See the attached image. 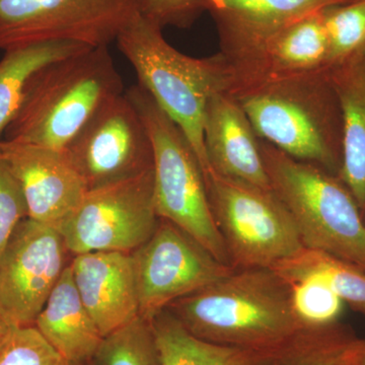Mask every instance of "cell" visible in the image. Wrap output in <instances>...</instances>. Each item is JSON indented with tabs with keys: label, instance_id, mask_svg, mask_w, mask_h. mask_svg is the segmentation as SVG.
Returning a JSON list of instances; mask_svg holds the SVG:
<instances>
[{
	"label": "cell",
	"instance_id": "cell-1",
	"mask_svg": "<svg viewBox=\"0 0 365 365\" xmlns=\"http://www.w3.org/2000/svg\"><path fill=\"white\" fill-rule=\"evenodd\" d=\"M228 93L261 140L338 176L342 114L329 69L290 74L235 73Z\"/></svg>",
	"mask_w": 365,
	"mask_h": 365
},
{
	"label": "cell",
	"instance_id": "cell-2",
	"mask_svg": "<svg viewBox=\"0 0 365 365\" xmlns=\"http://www.w3.org/2000/svg\"><path fill=\"white\" fill-rule=\"evenodd\" d=\"M167 309L199 339L245 349H277L307 328L289 284L271 268L234 269Z\"/></svg>",
	"mask_w": 365,
	"mask_h": 365
},
{
	"label": "cell",
	"instance_id": "cell-3",
	"mask_svg": "<svg viewBox=\"0 0 365 365\" xmlns=\"http://www.w3.org/2000/svg\"><path fill=\"white\" fill-rule=\"evenodd\" d=\"M124 91L108 47L57 60L31 81L4 139L64 150L103 106Z\"/></svg>",
	"mask_w": 365,
	"mask_h": 365
},
{
	"label": "cell",
	"instance_id": "cell-4",
	"mask_svg": "<svg viewBox=\"0 0 365 365\" xmlns=\"http://www.w3.org/2000/svg\"><path fill=\"white\" fill-rule=\"evenodd\" d=\"M116 42L138 85L186 135L205 175L210 170L203 137L206 105L215 93L230 88V62L220 52L204 58L182 54L167 42L163 28L139 11Z\"/></svg>",
	"mask_w": 365,
	"mask_h": 365
},
{
	"label": "cell",
	"instance_id": "cell-5",
	"mask_svg": "<svg viewBox=\"0 0 365 365\" xmlns=\"http://www.w3.org/2000/svg\"><path fill=\"white\" fill-rule=\"evenodd\" d=\"M260 144L271 188L294 218L304 246L365 271V218L344 182L261 139Z\"/></svg>",
	"mask_w": 365,
	"mask_h": 365
},
{
	"label": "cell",
	"instance_id": "cell-6",
	"mask_svg": "<svg viewBox=\"0 0 365 365\" xmlns=\"http://www.w3.org/2000/svg\"><path fill=\"white\" fill-rule=\"evenodd\" d=\"M140 115L153 153V203L160 220L191 235L230 265L227 247L209 201L200 162L186 135L138 83L125 91Z\"/></svg>",
	"mask_w": 365,
	"mask_h": 365
},
{
	"label": "cell",
	"instance_id": "cell-7",
	"mask_svg": "<svg viewBox=\"0 0 365 365\" xmlns=\"http://www.w3.org/2000/svg\"><path fill=\"white\" fill-rule=\"evenodd\" d=\"M204 178L232 268H272L304 248L294 218L272 189L213 170Z\"/></svg>",
	"mask_w": 365,
	"mask_h": 365
},
{
	"label": "cell",
	"instance_id": "cell-8",
	"mask_svg": "<svg viewBox=\"0 0 365 365\" xmlns=\"http://www.w3.org/2000/svg\"><path fill=\"white\" fill-rule=\"evenodd\" d=\"M160 218L153 203V169L88 190L59 230L74 256L90 252L132 253L153 235Z\"/></svg>",
	"mask_w": 365,
	"mask_h": 365
},
{
	"label": "cell",
	"instance_id": "cell-9",
	"mask_svg": "<svg viewBox=\"0 0 365 365\" xmlns=\"http://www.w3.org/2000/svg\"><path fill=\"white\" fill-rule=\"evenodd\" d=\"M139 0H0V49L69 41L109 47Z\"/></svg>",
	"mask_w": 365,
	"mask_h": 365
},
{
	"label": "cell",
	"instance_id": "cell-10",
	"mask_svg": "<svg viewBox=\"0 0 365 365\" xmlns=\"http://www.w3.org/2000/svg\"><path fill=\"white\" fill-rule=\"evenodd\" d=\"M131 254L139 314L148 321L175 300L212 284L235 269L218 261L174 223L160 218L153 235Z\"/></svg>",
	"mask_w": 365,
	"mask_h": 365
},
{
	"label": "cell",
	"instance_id": "cell-11",
	"mask_svg": "<svg viewBox=\"0 0 365 365\" xmlns=\"http://www.w3.org/2000/svg\"><path fill=\"white\" fill-rule=\"evenodd\" d=\"M63 151L88 190L153 169L150 135L125 91L103 106Z\"/></svg>",
	"mask_w": 365,
	"mask_h": 365
},
{
	"label": "cell",
	"instance_id": "cell-12",
	"mask_svg": "<svg viewBox=\"0 0 365 365\" xmlns=\"http://www.w3.org/2000/svg\"><path fill=\"white\" fill-rule=\"evenodd\" d=\"M66 249L57 228L26 217L0 255V314L31 326L66 270Z\"/></svg>",
	"mask_w": 365,
	"mask_h": 365
},
{
	"label": "cell",
	"instance_id": "cell-13",
	"mask_svg": "<svg viewBox=\"0 0 365 365\" xmlns=\"http://www.w3.org/2000/svg\"><path fill=\"white\" fill-rule=\"evenodd\" d=\"M0 158L20 184L28 217L57 228L88 191L63 150L18 141H0Z\"/></svg>",
	"mask_w": 365,
	"mask_h": 365
},
{
	"label": "cell",
	"instance_id": "cell-14",
	"mask_svg": "<svg viewBox=\"0 0 365 365\" xmlns=\"http://www.w3.org/2000/svg\"><path fill=\"white\" fill-rule=\"evenodd\" d=\"M350 0H202L215 21L220 53L237 63L285 26L326 7Z\"/></svg>",
	"mask_w": 365,
	"mask_h": 365
},
{
	"label": "cell",
	"instance_id": "cell-15",
	"mask_svg": "<svg viewBox=\"0 0 365 365\" xmlns=\"http://www.w3.org/2000/svg\"><path fill=\"white\" fill-rule=\"evenodd\" d=\"M69 266L81 299L103 337L140 316L131 253L78 254Z\"/></svg>",
	"mask_w": 365,
	"mask_h": 365
},
{
	"label": "cell",
	"instance_id": "cell-16",
	"mask_svg": "<svg viewBox=\"0 0 365 365\" xmlns=\"http://www.w3.org/2000/svg\"><path fill=\"white\" fill-rule=\"evenodd\" d=\"M203 137L210 170L261 188L272 189L262 157L260 138L246 113L227 91H217L209 98L204 115Z\"/></svg>",
	"mask_w": 365,
	"mask_h": 365
},
{
	"label": "cell",
	"instance_id": "cell-17",
	"mask_svg": "<svg viewBox=\"0 0 365 365\" xmlns=\"http://www.w3.org/2000/svg\"><path fill=\"white\" fill-rule=\"evenodd\" d=\"M323 9L274 34L253 55L230 63L235 73L290 74L330 69V46Z\"/></svg>",
	"mask_w": 365,
	"mask_h": 365
},
{
	"label": "cell",
	"instance_id": "cell-18",
	"mask_svg": "<svg viewBox=\"0 0 365 365\" xmlns=\"http://www.w3.org/2000/svg\"><path fill=\"white\" fill-rule=\"evenodd\" d=\"M342 114V162L338 178L365 218V51L331 67Z\"/></svg>",
	"mask_w": 365,
	"mask_h": 365
},
{
	"label": "cell",
	"instance_id": "cell-19",
	"mask_svg": "<svg viewBox=\"0 0 365 365\" xmlns=\"http://www.w3.org/2000/svg\"><path fill=\"white\" fill-rule=\"evenodd\" d=\"M34 326L68 362H88L96 354L102 333L78 294L67 266Z\"/></svg>",
	"mask_w": 365,
	"mask_h": 365
},
{
	"label": "cell",
	"instance_id": "cell-20",
	"mask_svg": "<svg viewBox=\"0 0 365 365\" xmlns=\"http://www.w3.org/2000/svg\"><path fill=\"white\" fill-rule=\"evenodd\" d=\"M150 321L163 365H258L282 347L252 350L199 339L168 309Z\"/></svg>",
	"mask_w": 365,
	"mask_h": 365
},
{
	"label": "cell",
	"instance_id": "cell-21",
	"mask_svg": "<svg viewBox=\"0 0 365 365\" xmlns=\"http://www.w3.org/2000/svg\"><path fill=\"white\" fill-rule=\"evenodd\" d=\"M69 41H50L6 50L0 60V141L18 114L31 81L44 67L88 49Z\"/></svg>",
	"mask_w": 365,
	"mask_h": 365
},
{
	"label": "cell",
	"instance_id": "cell-22",
	"mask_svg": "<svg viewBox=\"0 0 365 365\" xmlns=\"http://www.w3.org/2000/svg\"><path fill=\"white\" fill-rule=\"evenodd\" d=\"M271 269L287 282L309 277L323 281L345 304L365 317V271L354 264L304 247Z\"/></svg>",
	"mask_w": 365,
	"mask_h": 365
},
{
	"label": "cell",
	"instance_id": "cell-23",
	"mask_svg": "<svg viewBox=\"0 0 365 365\" xmlns=\"http://www.w3.org/2000/svg\"><path fill=\"white\" fill-rule=\"evenodd\" d=\"M357 339L351 329L340 322L329 326L307 327L258 365L344 364Z\"/></svg>",
	"mask_w": 365,
	"mask_h": 365
},
{
	"label": "cell",
	"instance_id": "cell-24",
	"mask_svg": "<svg viewBox=\"0 0 365 365\" xmlns=\"http://www.w3.org/2000/svg\"><path fill=\"white\" fill-rule=\"evenodd\" d=\"M91 365H163L150 321L139 316L106 336Z\"/></svg>",
	"mask_w": 365,
	"mask_h": 365
},
{
	"label": "cell",
	"instance_id": "cell-25",
	"mask_svg": "<svg viewBox=\"0 0 365 365\" xmlns=\"http://www.w3.org/2000/svg\"><path fill=\"white\" fill-rule=\"evenodd\" d=\"M330 46V68L365 51V0H350L322 11Z\"/></svg>",
	"mask_w": 365,
	"mask_h": 365
},
{
	"label": "cell",
	"instance_id": "cell-26",
	"mask_svg": "<svg viewBox=\"0 0 365 365\" xmlns=\"http://www.w3.org/2000/svg\"><path fill=\"white\" fill-rule=\"evenodd\" d=\"M287 283L294 313L302 325L324 327L339 322L344 302L325 282L309 277Z\"/></svg>",
	"mask_w": 365,
	"mask_h": 365
},
{
	"label": "cell",
	"instance_id": "cell-27",
	"mask_svg": "<svg viewBox=\"0 0 365 365\" xmlns=\"http://www.w3.org/2000/svg\"><path fill=\"white\" fill-rule=\"evenodd\" d=\"M35 326L9 327L0 338V365H67Z\"/></svg>",
	"mask_w": 365,
	"mask_h": 365
},
{
	"label": "cell",
	"instance_id": "cell-28",
	"mask_svg": "<svg viewBox=\"0 0 365 365\" xmlns=\"http://www.w3.org/2000/svg\"><path fill=\"white\" fill-rule=\"evenodd\" d=\"M26 217L28 208L20 184L0 158V255L14 230Z\"/></svg>",
	"mask_w": 365,
	"mask_h": 365
},
{
	"label": "cell",
	"instance_id": "cell-29",
	"mask_svg": "<svg viewBox=\"0 0 365 365\" xmlns=\"http://www.w3.org/2000/svg\"><path fill=\"white\" fill-rule=\"evenodd\" d=\"M139 13L160 28L188 29L203 13L202 0H139Z\"/></svg>",
	"mask_w": 365,
	"mask_h": 365
},
{
	"label": "cell",
	"instance_id": "cell-30",
	"mask_svg": "<svg viewBox=\"0 0 365 365\" xmlns=\"http://www.w3.org/2000/svg\"><path fill=\"white\" fill-rule=\"evenodd\" d=\"M343 365H365V339L355 341Z\"/></svg>",
	"mask_w": 365,
	"mask_h": 365
},
{
	"label": "cell",
	"instance_id": "cell-31",
	"mask_svg": "<svg viewBox=\"0 0 365 365\" xmlns=\"http://www.w3.org/2000/svg\"><path fill=\"white\" fill-rule=\"evenodd\" d=\"M11 326V324H9V322L2 317V314H0V338L6 334V331L9 330V328Z\"/></svg>",
	"mask_w": 365,
	"mask_h": 365
},
{
	"label": "cell",
	"instance_id": "cell-32",
	"mask_svg": "<svg viewBox=\"0 0 365 365\" xmlns=\"http://www.w3.org/2000/svg\"><path fill=\"white\" fill-rule=\"evenodd\" d=\"M67 365H91V364H90V361H88V362H79V364H78V362H68V364H67Z\"/></svg>",
	"mask_w": 365,
	"mask_h": 365
},
{
	"label": "cell",
	"instance_id": "cell-33",
	"mask_svg": "<svg viewBox=\"0 0 365 365\" xmlns=\"http://www.w3.org/2000/svg\"><path fill=\"white\" fill-rule=\"evenodd\" d=\"M340 365H343V364H340Z\"/></svg>",
	"mask_w": 365,
	"mask_h": 365
}]
</instances>
